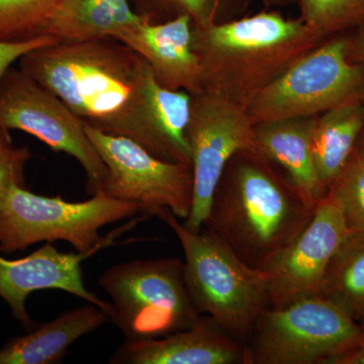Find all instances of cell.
Instances as JSON below:
<instances>
[{
    "label": "cell",
    "mask_w": 364,
    "mask_h": 364,
    "mask_svg": "<svg viewBox=\"0 0 364 364\" xmlns=\"http://www.w3.org/2000/svg\"><path fill=\"white\" fill-rule=\"evenodd\" d=\"M18 62L83 124L131 139L164 161L191 166L186 138L191 95L160 85L147 61L128 45L111 37L58 41Z\"/></svg>",
    "instance_id": "6da1fadb"
},
{
    "label": "cell",
    "mask_w": 364,
    "mask_h": 364,
    "mask_svg": "<svg viewBox=\"0 0 364 364\" xmlns=\"http://www.w3.org/2000/svg\"><path fill=\"white\" fill-rule=\"evenodd\" d=\"M317 205L259 150H241L223 171L203 227L248 267L264 272L308 226Z\"/></svg>",
    "instance_id": "7a4b0ae2"
},
{
    "label": "cell",
    "mask_w": 364,
    "mask_h": 364,
    "mask_svg": "<svg viewBox=\"0 0 364 364\" xmlns=\"http://www.w3.org/2000/svg\"><path fill=\"white\" fill-rule=\"evenodd\" d=\"M326 39L301 18H287L277 11L205 28L193 26L203 91L247 109L259 91Z\"/></svg>",
    "instance_id": "3957f363"
},
{
    "label": "cell",
    "mask_w": 364,
    "mask_h": 364,
    "mask_svg": "<svg viewBox=\"0 0 364 364\" xmlns=\"http://www.w3.org/2000/svg\"><path fill=\"white\" fill-rule=\"evenodd\" d=\"M156 217L181 242L184 277L196 310L234 338L247 340L256 318L268 308L267 272L248 267L207 228L191 231L167 208Z\"/></svg>",
    "instance_id": "277c9868"
},
{
    "label": "cell",
    "mask_w": 364,
    "mask_h": 364,
    "mask_svg": "<svg viewBox=\"0 0 364 364\" xmlns=\"http://www.w3.org/2000/svg\"><path fill=\"white\" fill-rule=\"evenodd\" d=\"M138 214L144 215L140 205L104 191L85 202L71 203L14 186L0 212V252L25 251L40 242L65 241L77 252L95 254L114 245L117 237L135 226L139 219L105 237L100 235L102 228Z\"/></svg>",
    "instance_id": "5b68a950"
},
{
    "label": "cell",
    "mask_w": 364,
    "mask_h": 364,
    "mask_svg": "<svg viewBox=\"0 0 364 364\" xmlns=\"http://www.w3.org/2000/svg\"><path fill=\"white\" fill-rule=\"evenodd\" d=\"M98 284L111 296V322L126 340L158 338L202 317L189 294L179 258L131 260L107 268Z\"/></svg>",
    "instance_id": "8992f818"
},
{
    "label": "cell",
    "mask_w": 364,
    "mask_h": 364,
    "mask_svg": "<svg viewBox=\"0 0 364 364\" xmlns=\"http://www.w3.org/2000/svg\"><path fill=\"white\" fill-rule=\"evenodd\" d=\"M363 336L364 325L314 294L261 311L244 346L245 364H329Z\"/></svg>",
    "instance_id": "52a82bcc"
},
{
    "label": "cell",
    "mask_w": 364,
    "mask_h": 364,
    "mask_svg": "<svg viewBox=\"0 0 364 364\" xmlns=\"http://www.w3.org/2000/svg\"><path fill=\"white\" fill-rule=\"evenodd\" d=\"M349 39L324 41L259 91L247 107L253 124L314 117L356 97L364 67L349 57Z\"/></svg>",
    "instance_id": "ba28073f"
},
{
    "label": "cell",
    "mask_w": 364,
    "mask_h": 364,
    "mask_svg": "<svg viewBox=\"0 0 364 364\" xmlns=\"http://www.w3.org/2000/svg\"><path fill=\"white\" fill-rule=\"evenodd\" d=\"M0 119L9 131L25 132L75 158L86 173L87 195L102 191L107 166L83 122L54 92L14 66L0 79Z\"/></svg>",
    "instance_id": "9c48e42d"
},
{
    "label": "cell",
    "mask_w": 364,
    "mask_h": 364,
    "mask_svg": "<svg viewBox=\"0 0 364 364\" xmlns=\"http://www.w3.org/2000/svg\"><path fill=\"white\" fill-rule=\"evenodd\" d=\"M88 138L107 166L102 191L135 203L147 217L167 208L186 221L193 200L191 165L164 161L126 136L109 135L85 124Z\"/></svg>",
    "instance_id": "30bf717a"
},
{
    "label": "cell",
    "mask_w": 364,
    "mask_h": 364,
    "mask_svg": "<svg viewBox=\"0 0 364 364\" xmlns=\"http://www.w3.org/2000/svg\"><path fill=\"white\" fill-rule=\"evenodd\" d=\"M186 138L191 148L193 200L183 221L193 232L202 230L215 189L229 160L241 150L258 149L247 109L215 93L191 95Z\"/></svg>",
    "instance_id": "8fae6325"
},
{
    "label": "cell",
    "mask_w": 364,
    "mask_h": 364,
    "mask_svg": "<svg viewBox=\"0 0 364 364\" xmlns=\"http://www.w3.org/2000/svg\"><path fill=\"white\" fill-rule=\"evenodd\" d=\"M349 231L339 203L328 193L308 226L264 270L268 306L282 308L318 294L328 263Z\"/></svg>",
    "instance_id": "7c38bea8"
},
{
    "label": "cell",
    "mask_w": 364,
    "mask_h": 364,
    "mask_svg": "<svg viewBox=\"0 0 364 364\" xmlns=\"http://www.w3.org/2000/svg\"><path fill=\"white\" fill-rule=\"evenodd\" d=\"M92 255L95 253L61 252L50 242L18 259H6L0 255V298L28 331L35 327V323L26 311V299L33 291L44 289H59L85 299L105 311L112 321V304L88 291L83 280L81 264Z\"/></svg>",
    "instance_id": "4fadbf2b"
},
{
    "label": "cell",
    "mask_w": 364,
    "mask_h": 364,
    "mask_svg": "<svg viewBox=\"0 0 364 364\" xmlns=\"http://www.w3.org/2000/svg\"><path fill=\"white\" fill-rule=\"evenodd\" d=\"M112 364H245V347L208 316L158 338L126 340Z\"/></svg>",
    "instance_id": "5bb4252c"
},
{
    "label": "cell",
    "mask_w": 364,
    "mask_h": 364,
    "mask_svg": "<svg viewBox=\"0 0 364 364\" xmlns=\"http://www.w3.org/2000/svg\"><path fill=\"white\" fill-rule=\"evenodd\" d=\"M193 21L186 16L158 23L143 18L117 39L147 61L163 87L196 95L203 91V79L200 62L193 51Z\"/></svg>",
    "instance_id": "9a60e30c"
},
{
    "label": "cell",
    "mask_w": 364,
    "mask_h": 364,
    "mask_svg": "<svg viewBox=\"0 0 364 364\" xmlns=\"http://www.w3.org/2000/svg\"><path fill=\"white\" fill-rule=\"evenodd\" d=\"M315 117L254 124V133L258 150L275 163L306 198L318 203L328 191L318 178L311 147Z\"/></svg>",
    "instance_id": "2e32d148"
},
{
    "label": "cell",
    "mask_w": 364,
    "mask_h": 364,
    "mask_svg": "<svg viewBox=\"0 0 364 364\" xmlns=\"http://www.w3.org/2000/svg\"><path fill=\"white\" fill-rule=\"evenodd\" d=\"M107 321H111L109 315L91 304L62 313L7 341L0 348V364L61 363L74 342Z\"/></svg>",
    "instance_id": "e0dca14e"
},
{
    "label": "cell",
    "mask_w": 364,
    "mask_h": 364,
    "mask_svg": "<svg viewBox=\"0 0 364 364\" xmlns=\"http://www.w3.org/2000/svg\"><path fill=\"white\" fill-rule=\"evenodd\" d=\"M142 21L129 0H61L46 23L43 36L60 42L117 39Z\"/></svg>",
    "instance_id": "ac0fdd59"
},
{
    "label": "cell",
    "mask_w": 364,
    "mask_h": 364,
    "mask_svg": "<svg viewBox=\"0 0 364 364\" xmlns=\"http://www.w3.org/2000/svg\"><path fill=\"white\" fill-rule=\"evenodd\" d=\"M364 129V100L356 97L315 117L311 147L318 178L326 188L341 173Z\"/></svg>",
    "instance_id": "d6986e66"
},
{
    "label": "cell",
    "mask_w": 364,
    "mask_h": 364,
    "mask_svg": "<svg viewBox=\"0 0 364 364\" xmlns=\"http://www.w3.org/2000/svg\"><path fill=\"white\" fill-rule=\"evenodd\" d=\"M318 296L364 325V232L349 231L328 263Z\"/></svg>",
    "instance_id": "ffe728a7"
},
{
    "label": "cell",
    "mask_w": 364,
    "mask_h": 364,
    "mask_svg": "<svg viewBox=\"0 0 364 364\" xmlns=\"http://www.w3.org/2000/svg\"><path fill=\"white\" fill-rule=\"evenodd\" d=\"M135 13L150 23H164L186 16L193 26L205 28L244 16L242 0H129Z\"/></svg>",
    "instance_id": "44dd1931"
},
{
    "label": "cell",
    "mask_w": 364,
    "mask_h": 364,
    "mask_svg": "<svg viewBox=\"0 0 364 364\" xmlns=\"http://www.w3.org/2000/svg\"><path fill=\"white\" fill-rule=\"evenodd\" d=\"M61 0H0V43H23L43 37Z\"/></svg>",
    "instance_id": "7402d4cb"
},
{
    "label": "cell",
    "mask_w": 364,
    "mask_h": 364,
    "mask_svg": "<svg viewBox=\"0 0 364 364\" xmlns=\"http://www.w3.org/2000/svg\"><path fill=\"white\" fill-rule=\"evenodd\" d=\"M299 18L324 37L364 26V0H298Z\"/></svg>",
    "instance_id": "603a6c76"
},
{
    "label": "cell",
    "mask_w": 364,
    "mask_h": 364,
    "mask_svg": "<svg viewBox=\"0 0 364 364\" xmlns=\"http://www.w3.org/2000/svg\"><path fill=\"white\" fill-rule=\"evenodd\" d=\"M328 193L339 203L348 229L364 232V157L358 151H353Z\"/></svg>",
    "instance_id": "cb8c5ba5"
},
{
    "label": "cell",
    "mask_w": 364,
    "mask_h": 364,
    "mask_svg": "<svg viewBox=\"0 0 364 364\" xmlns=\"http://www.w3.org/2000/svg\"><path fill=\"white\" fill-rule=\"evenodd\" d=\"M31 158L28 146L14 147L0 154V212L14 186H25V167Z\"/></svg>",
    "instance_id": "d4e9b609"
},
{
    "label": "cell",
    "mask_w": 364,
    "mask_h": 364,
    "mask_svg": "<svg viewBox=\"0 0 364 364\" xmlns=\"http://www.w3.org/2000/svg\"><path fill=\"white\" fill-rule=\"evenodd\" d=\"M55 42H58V40L50 36H43L23 43H0V79L7 69L14 66L26 53Z\"/></svg>",
    "instance_id": "484cf974"
},
{
    "label": "cell",
    "mask_w": 364,
    "mask_h": 364,
    "mask_svg": "<svg viewBox=\"0 0 364 364\" xmlns=\"http://www.w3.org/2000/svg\"><path fill=\"white\" fill-rule=\"evenodd\" d=\"M329 364H364V336L356 346L333 358Z\"/></svg>",
    "instance_id": "4316f807"
},
{
    "label": "cell",
    "mask_w": 364,
    "mask_h": 364,
    "mask_svg": "<svg viewBox=\"0 0 364 364\" xmlns=\"http://www.w3.org/2000/svg\"><path fill=\"white\" fill-rule=\"evenodd\" d=\"M348 52L352 61L361 64L364 67V26L360 28V32L355 39H349ZM361 97L364 100V88Z\"/></svg>",
    "instance_id": "83f0119b"
},
{
    "label": "cell",
    "mask_w": 364,
    "mask_h": 364,
    "mask_svg": "<svg viewBox=\"0 0 364 364\" xmlns=\"http://www.w3.org/2000/svg\"><path fill=\"white\" fill-rule=\"evenodd\" d=\"M14 147L13 138L9 134V130L0 119V154L11 150Z\"/></svg>",
    "instance_id": "f1b7e54d"
},
{
    "label": "cell",
    "mask_w": 364,
    "mask_h": 364,
    "mask_svg": "<svg viewBox=\"0 0 364 364\" xmlns=\"http://www.w3.org/2000/svg\"><path fill=\"white\" fill-rule=\"evenodd\" d=\"M242 1L245 2L248 6H250V4H252L253 2L257 1L267 7V9H274V7L291 6V4H296L298 0H242Z\"/></svg>",
    "instance_id": "f546056e"
},
{
    "label": "cell",
    "mask_w": 364,
    "mask_h": 364,
    "mask_svg": "<svg viewBox=\"0 0 364 364\" xmlns=\"http://www.w3.org/2000/svg\"><path fill=\"white\" fill-rule=\"evenodd\" d=\"M355 150L358 151L361 156L364 157V129L360 136H359L358 144H356Z\"/></svg>",
    "instance_id": "4dcf8cb0"
}]
</instances>
